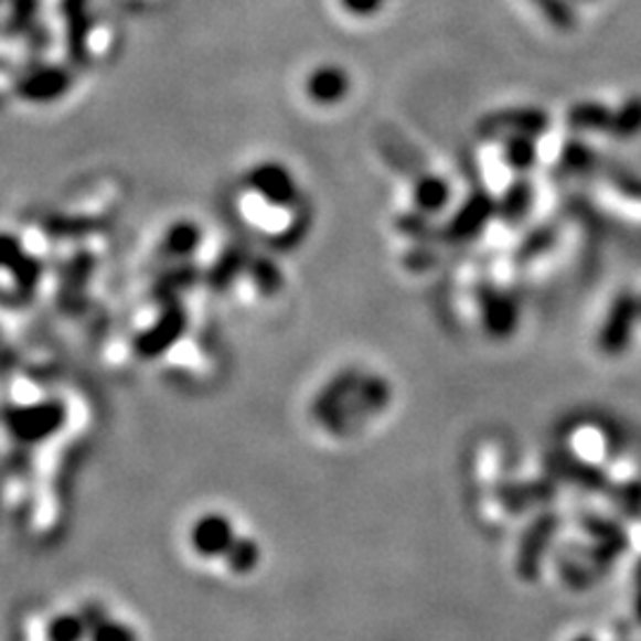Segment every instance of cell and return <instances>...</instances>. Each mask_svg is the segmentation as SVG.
Returning a JSON list of instances; mask_svg holds the SVG:
<instances>
[{"mask_svg":"<svg viewBox=\"0 0 641 641\" xmlns=\"http://www.w3.org/2000/svg\"><path fill=\"white\" fill-rule=\"evenodd\" d=\"M389 399H393V385L381 378V375H366L348 397V402L325 420V426H331V430L338 432H348V428L364 424L371 416L381 414Z\"/></svg>","mask_w":641,"mask_h":641,"instance_id":"obj_1","label":"cell"},{"mask_svg":"<svg viewBox=\"0 0 641 641\" xmlns=\"http://www.w3.org/2000/svg\"><path fill=\"white\" fill-rule=\"evenodd\" d=\"M496 216V200L484 193L476 191L463 200V205L451 214L449 222L440 228V241L445 243H471L480 233L488 228V224Z\"/></svg>","mask_w":641,"mask_h":641,"instance_id":"obj_2","label":"cell"},{"mask_svg":"<svg viewBox=\"0 0 641 641\" xmlns=\"http://www.w3.org/2000/svg\"><path fill=\"white\" fill-rule=\"evenodd\" d=\"M639 319H641L639 297L628 290L620 292L613 300L611 309H608V314L601 325V333H599L601 352L608 356H620L624 350H628Z\"/></svg>","mask_w":641,"mask_h":641,"instance_id":"obj_3","label":"cell"},{"mask_svg":"<svg viewBox=\"0 0 641 641\" xmlns=\"http://www.w3.org/2000/svg\"><path fill=\"white\" fill-rule=\"evenodd\" d=\"M558 523L560 519L556 513H542L523 533L519 554H515V573L521 575V580L535 583L539 577L544 554L546 549H549V544L558 530Z\"/></svg>","mask_w":641,"mask_h":641,"instance_id":"obj_4","label":"cell"},{"mask_svg":"<svg viewBox=\"0 0 641 641\" xmlns=\"http://www.w3.org/2000/svg\"><path fill=\"white\" fill-rule=\"evenodd\" d=\"M583 527L591 535V539L597 542V546H591L589 549L585 566L594 575L601 577L608 570V566L616 563V558L628 549V544H630L628 533H624L618 523L603 519V515H589V513L583 515Z\"/></svg>","mask_w":641,"mask_h":641,"instance_id":"obj_5","label":"cell"},{"mask_svg":"<svg viewBox=\"0 0 641 641\" xmlns=\"http://www.w3.org/2000/svg\"><path fill=\"white\" fill-rule=\"evenodd\" d=\"M478 305L482 325L490 338L506 340L515 333V328L521 323V309L519 302L513 300L509 292L496 288L492 284L478 286Z\"/></svg>","mask_w":641,"mask_h":641,"instance_id":"obj_6","label":"cell"},{"mask_svg":"<svg viewBox=\"0 0 641 641\" xmlns=\"http://www.w3.org/2000/svg\"><path fill=\"white\" fill-rule=\"evenodd\" d=\"M484 127L492 131H506V133H523L539 138L552 127V117L542 107H506L496 109V113L484 117Z\"/></svg>","mask_w":641,"mask_h":641,"instance_id":"obj_7","label":"cell"},{"mask_svg":"<svg viewBox=\"0 0 641 641\" xmlns=\"http://www.w3.org/2000/svg\"><path fill=\"white\" fill-rule=\"evenodd\" d=\"M556 488L552 482H504L496 488V496L502 506L511 513H523L530 506L549 502Z\"/></svg>","mask_w":641,"mask_h":641,"instance_id":"obj_8","label":"cell"},{"mask_svg":"<svg viewBox=\"0 0 641 641\" xmlns=\"http://www.w3.org/2000/svg\"><path fill=\"white\" fill-rule=\"evenodd\" d=\"M350 74L338 65H323L307 79L309 98L321 105H335L350 93Z\"/></svg>","mask_w":641,"mask_h":641,"instance_id":"obj_9","label":"cell"},{"mask_svg":"<svg viewBox=\"0 0 641 641\" xmlns=\"http://www.w3.org/2000/svg\"><path fill=\"white\" fill-rule=\"evenodd\" d=\"M552 468L563 480L580 484V488H585L589 492H613V484H611V480H608V476L601 471V468L585 463L580 459H573L570 455H563V451L554 455Z\"/></svg>","mask_w":641,"mask_h":641,"instance_id":"obj_10","label":"cell"},{"mask_svg":"<svg viewBox=\"0 0 641 641\" xmlns=\"http://www.w3.org/2000/svg\"><path fill=\"white\" fill-rule=\"evenodd\" d=\"M535 205V185L527 179H515L502 197L496 200V216L506 226H521L533 212Z\"/></svg>","mask_w":641,"mask_h":641,"instance_id":"obj_11","label":"cell"},{"mask_svg":"<svg viewBox=\"0 0 641 641\" xmlns=\"http://www.w3.org/2000/svg\"><path fill=\"white\" fill-rule=\"evenodd\" d=\"M566 124L577 133H611L613 109L599 100H580L568 107Z\"/></svg>","mask_w":641,"mask_h":641,"instance_id":"obj_12","label":"cell"},{"mask_svg":"<svg viewBox=\"0 0 641 641\" xmlns=\"http://www.w3.org/2000/svg\"><path fill=\"white\" fill-rule=\"evenodd\" d=\"M451 200V185L445 177L420 174L414 181V205L424 214H437L447 210Z\"/></svg>","mask_w":641,"mask_h":641,"instance_id":"obj_13","label":"cell"},{"mask_svg":"<svg viewBox=\"0 0 641 641\" xmlns=\"http://www.w3.org/2000/svg\"><path fill=\"white\" fill-rule=\"evenodd\" d=\"M535 140L537 138H533V136L509 133L504 140V146H502L506 167H511L513 171H519V174H525V171L533 169L537 164V158H539Z\"/></svg>","mask_w":641,"mask_h":641,"instance_id":"obj_14","label":"cell"},{"mask_svg":"<svg viewBox=\"0 0 641 641\" xmlns=\"http://www.w3.org/2000/svg\"><path fill=\"white\" fill-rule=\"evenodd\" d=\"M558 243V228L554 224H542L533 228L527 236L515 247V261L519 264H530L539 259L542 255L552 253Z\"/></svg>","mask_w":641,"mask_h":641,"instance_id":"obj_15","label":"cell"},{"mask_svg":"<svg viewBox=\"0 0 641 641\" xmlns=\"http://www.w3.org/2000/svg\"><path fill=\"white\" fill-rule=\"evenodd\" d=\"M597 162H599L597 150L583 143V140H568V143L563 146L560 164H563V169L568 171V174H575V177L591 174V171L597 169Z\"/></svg>","mask_w":641,"mask_h":641,"instance_id":"obj_16","label":"cell"},{"mask_svg":"<svg viewBox=\"0 0 641 641\" xmlns=\"http://www.w3.org/2000/svg\"><path fill=\"white\" fill-rule=\"evenodd\" d=\"M608 136L618 140L641 136V96H632L613 109V127Z\"/></svg>","mask_w":641,"mask_h":641,"instance_id":"obj_17","label":"cell"},{"mask_svg":"<svg viewBox=\"0 0 641 641\" xmlns=\"http://www.w3.org/2000/svg\"><path fill=\"white\" fill-rule=\"evenodd\" d=\"M542 18L558 31H575L577 29V12L570 6V0H533Z\"/></svg>","mask_w":641,"mask_h":641,"instance_id":"obj_18","label":"cell"},{"mask_svg":"<svg viewBox=\"0 0 641 641\" xmlns=\"http://www.w3.org/2000/svg\"><path fill=\"white\" fill-rule=\"evenodd\" d=\"M611 185L624 197H632V200L641 202V177H637L634 171L616 167L611 171Z\"/></svg>","mask_w":641,"mask_h":641,"instance_id":"obj_19","label":"cell"},{"mask_svg":"<svg viewBox=\"0 0 641 641\" xmlns=\"http://www.w3.org/2000/svg\"><path fill=\"white\" fill-rule=\"evenodd\" d=\"M397 226H399L402 233H406V236H414V238H428L430 233H432V226L428 222V214H424V212L399 216Z\"/></svg>","mask_w":641,"mask_h":641,"instance_id":"obj_20","label":"cell"},{"mask_svg":"<svg viewBox=\"0 0 641 641\" xmlns=\"http://www.w3.org/2000/svg\"><path fill=\"white\" fill-rule=\"evenodd\" d=\"M340 6L354 18H373L385 6V0H340Z\"/></svg>","mask_w":641,"mask_h":641,"instance_id":"obj_21","label":"cell"},{"mask_svg":"<svg viewBox=\"0 0 641 641\" xmlns=\"http://www.w3.org/2000/svg\"><path fill=\"white\" fill-rule=\"evenodd\" d=\"M620 494V506L628 515H639L641 513V488L637 482L624 484V488L618 492Z\"/></svg>","mask_w":641,"mask_h":641,"instance_id":"obj_22","label":"cell"},{"mask_svg":"<svg viewBox=\"0 0 641 641\" xmlns=\"http://www.w3.org/2000/svg\"><path fill=\"white\" fill-rule=\"evenodd\" d=\"M634 597H637V601H634L637 618H639V622H641V560H639V566H637V570H634Z\"/></svg>","mask_w":641,"mask_h":641,"instance_id":"obj_23","label":"cell"},{"mask_svg":"<svg viewBox=\"0 0 641 641\" xmlns=\"http://www.w3.org/2000/svg\"><path fill=\"white\" fill-rule=\"evenodd\" d=\"M575 641H594V639L591 637H577Z\"/></svg>","mask_w":641,"mask_h":641,"instance_id":"obj_24","label":"cell"},{"mask_svg":"<svg viewBox=\"0 0 641 641\" xmlns=\"http://www.w3.org/2000/svg\"><path fill=\"white\" fill-rule=\"evenodd\" d=\"M580 3H594V0H580Z\"/></svg>","mask_w":641,"mask_h":641,"instance_id":"obj_25","label":"cell"},{"mask_svg":"<svg viewBox=\"0 0 641 641\" xmlns=\"http://www.w3.org/2000/svg\"><path fill=\"white\" fill-rule=\"evenodd\" d=\"M639 307H641V300H639Z\"/></svg>","mask_w":641,"mask_h":641,"instance_id":"obj_26","label":"cell"}]
</instances>
